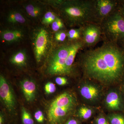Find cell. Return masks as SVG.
<instances>
[{"label":"cell","instance_id":"obj_2","mask_svg":"<svg viewBox=\"0 0 124 124\" xmlns=\"http://www.w3.org/2000/svg\"><path fill=\"white\" fill-rule=\"evenodd\" d=\"M60 11L71 25H82L91 20L95 11V2L88 1H64Z\"/></svg>","mask_w":124,"mask_h":124},{"label":"cell","instance_id":"obj_1","mask_svg":"<svg viewBox=\"0 0 124 124\" xmlns=\"http://www.w3.org/2000/svg\"><path fill=\"white\" fill-rule=\"evenodd\" d=\"M83 64L90 77L106 83L124 80V50L107 43L85 54Z\"/></svg>","mask_w":124,"mask_h":124},{"label":"cell","instance_id":"obj_22","mask_svg":"<svg viewBox=\"0 0 124 124\" xmlns=\"http://www.w3.org/2000/svg\"><path fill=\"white\" fill-rule=\"evenodd\" d=\"M51 25L52 30L54 31L57 32L59 31L60 29L64 27L63 22L60 18L57 17Z\"/></svg>","mask_w":124,"mask_h":124},{"label":"cell","instance_id":"obj_15","mask_svg":"<svg viewBox=\"0 0 124 124\" xmlns=\"http://www.w3.org/2000/svg\"><path fill=\"white\" fill-rule=\"evenodd\" d=\"M23 33L19 30H6L2 32L1 36L3 40L8 42H13L20 39Z\"/></svg>","mask_w":124,"mask_h":124},{"label":"cell","instance_id":"obj_29","mask_svg":"<svg viewBox=\"0 0 124 124\" xmlns=\"http://www.w3.org/2000/svg\"><path fill=\"white\" fill-rule=\"evenodd\" d=\"M97 124H109L104 117H100L96 120Z\"/></svg>","mask_w":124,"mask_h":124},{"label":"cell","instance_id":"obj_18","mask_svg":"<svg viewBox=\"0 0 124 124\" xmlns=\"http://www.w3.org/2000/svg\"><path fill=\"white\" fill-rule=\"evenodd\" d=\"M25 9L28 15L32 17H37L40 15L41 13V8L39 6L34 5H27L25 7Z\"/></svg>","mask_w":124,"mask_h":124},{"label":"cell","instance_id":"obj_6","mask_svg":"<svg viewBox=\"0 0 124 124\" xmlns=\"http://www.w3.org/2000/svg\"><path fill=\"white\" fill-rule=\"evenodd\" d=\"M0 97L2 102L10 111L15 106L16 100L14 93L4 77H0Z\"/></svg>","mask_w":124,"mask_h":124},{"label":"cell","instance_id":"obj_28","mask_svg":"<svg viewBox=\"0 0 124 124\" xmlns=\"http://www.w3.org/2000/svg\"><path fill=\"white\" fill-rule=\"evenodd\" d=\"M55 81L59 85H64L67 84V80L66 78L57 77L55 78Z\"/></svg>","mask_w":124,"mask_h":124},{"label":"cell","instance_id":"obj_25","mask_svg":"<svg viewBox=\"0 0 124 124\" xmlns=\"http://www.w3.org/2000/svg\"><path fill=\"white\" fill-rule=\"evenodd\" d=\"M67 37V33L63 31H58L55 34V40L59 42H63Z\"/></svg>","mask_w":124,"mask_h":124},{"label":"cell","instance_id":"obj_19","mask_svg":"<svg viewBox=\"0 0 124 124\" xmlns=\"http://www.w3.org/2000/svg\"><path fill=\"white\" fill-rule=\"evenodd\" d=\"M22 119L23 124H34V121L31 114L24 107L22 108Z\"/></svg>","mask_w":124,"mask_h":124},{"label":"cell","instance_id":"obj_12","mask_svg":"<svg viewBox=\"0 0 124 124\" xmlns=\"http://www.w3.org/2000/svg\"><path fill=\"white\" fill-rule=\"evenodd\" d=\"M73 104L74 100L72 96L68 93H64L59 95L52 102L49 108L73 106Z\"/></svg>","mask_w":124,"mask_h":124},{"label":"cell","instance_id":"obj_23","mask_svg":"<svg viewBox=\"0 0 124 124\" xmlns=\"http://www.w3.org/2000/svg\"><path fill=\"white\" fill-rule=\"evenodd\" d=\"M67 36L69 40L78 39L80 36L79 29H71L67 33Z\"/></svg>","mask_w":124,"mask_h":124},{"label":"cell","instance_id":"obj_11","mask_svg":"<svg viewBox=\"0 0 124 124\" xmlns=\"http://www.w3.org/2000/svg\"><path fill=\"white\" fill-rule=\"evenodd\" d=\"M21 86L26 100L28 102L33 101L35 98L36 91L35 83L32 81L26 79L21 81Z\"/></svg>","mask_w":124,"mask_h":124},{"label":"cell","instance_id":"obj_31","mask_svg":"<svg viewBox=\"0 0 124 124\" xmlns=\"http://www.w3.org/2000/svg\"><path fill=\"white\" fill-rule=\"evenodd\" d=\"M3 121H4V120H3V117H2V116L1 115L0 116V124H3Z\"/></svg>","mask_w":124,"mask_h":124},{"label":"cell","instance_id":"obj_16","mask_svg":"<svg viewBox=\"0 0 124 124\" xmlns=\"http://www.w3.org/2000/svg\"><path fill=\"white\" fill-rule=\"evenodd\" d=\"M26 59L25 52L20 51L13 55L10 59V62L13 64L21 66H23L26 63Z\"/></svg>","mask_w":124,"mask_h":124},{"label":"cell","instance_id":"obj_14","mask_svg":"<svg viewBox=\"0 0 124 124\" xmlns=\"http://www.w3.org/2000/svg\"><path fill=\"white\" fill-rule=\"evenodd\" d=\"M81 95L87 100H93L97 98L99 94V90L97 88L91 85H85L80 89Z\"/></svg>","mask_w":124,"mask_h":124},{"label":"cell","instance_id":"obj_17","mask_svg":"<svg viewBox=\"0 0 124 124\" xmlns=\"http://www.w3.org/2000/svg\"><path fill=\"white\" fill-rule=\"evenodd\" d=\"M9 22L12 23H24L26 20L23 15L20 13L13 12L9 14L7 18Z\"/></svg>","mask_w":124,"mask_h":124},{"label":"cell","instance_id":"obj_26","mask_svg":"<svg viewBox=\"0 0 124 124\" xmlns=\"http://www.w3.org/2000/svg\"><path fill=\"white\" fill-rule=\"evenodd\" d=\"M35 119L37 122L39 123H42L44 121V116L41 111L38 110L35 113Z\"/></svg>","mask_w":124,"mask_h":124},{"label":"cell","instance_id":"obj_24","mask_svg":"<svg viewBox=\"0 0 124 124\" xmlns=\"http://www.w3.org/2000/svg\"><path fill=\"white\" fill-rule=\"evenodd\" d=\"M44 89L46 93L47 94L53 93L55 92L56 87L55 85L52 82H48L45 85Z\"/></svg>","mask_w":124,"mask_h":124},{"label":"cell","instance_id":"obj_10","mask_svg":"<svg viewBox=\"0 0 124 124\" xmlns=\"http://www.w3.org/2000/svg\"><path fill=\"white\" fill-rule=\"evenodd\" d=\"M73 106L49 108L48 117L50 124H57L72 108Z\"/></svg>","mask_w":124,"mask_h":124},{"label":"cell","instance_id":"obj_30","mask_svg":"<svg viewBox=\"0 0 124 124\" xmlns=\"http://www.w3.org/2000/svg\"><path fill=\"white\" fill-rule=\"evenodd\" d=\"M65 124H78V122L75 119H71Z\"/></svg>","mask_w":124,"mask_h":124},{"label":"cell","instance_id":"obj_4","mask_svg":"<svg viewBox=\"0 0 124 124\" xmlns=\"http://www.w3.org/2000/svg\"><path fill=\"white\" fill-rule=\"evenodd\" d=\"M72 44L60 46L51 55L48 71L51 75L67 74L65 63L70 50Z\"/></svg>","mask_w":124,"mask_h":124},{"label":"cell","instance_id":"obj_32","mask_svg":"<svg viewBox=\"0 0 124 124\" xmlns=\"http://www.w3.org/2000/svg\"><path fill=\"white\" fill-rule=\"evenodd\" d=\"M123 86H122V87H123V90H122V91H123V94H124V82L123 83Z\"/></svg>","mask_w":124,"mask_h":124},{"label":"cell","instance_id":"obj_20","mask_svg":"<svg viewBox=\"0 0 124 124\" xmlns=\"http://www.w3.org/2000/svg\"><path fill=\"white\" fill-rule=\"evenodd\" d=\"M108 118L111 124H124V116L122 114H113Z\"/></svg>","mask_w":124,"mask_h":124},{"label":"cell","instance_id":"obj_8","mask_svg":"<svg viewBox=\"0 0 124 124\" xmlns=\"http://www.w3.org/2000/svg\"><path fill=\"white\" fill-rule=\"evenodd\" d=\"M116 5L115 1L110 0H98L95 1V12L100 17H107Z\"/></svg>","mask_w":124,"mask_h":124},{"label":"cell","instance_id":"obj_27","mask_svg":"<svg viewBox=\"0 0 124 124\" xmlns=\"http://www.w3.org/2000/svg\"><path fill=\"white\" fill-rule=\"evenodd\" d=\"M54 14H55L53 12L50 11H48L46 13L42 18V24L46 25V23L49 19L52 17L54 15Z\"/></svg>","mask_w":124,"mask_h":124},{"label":"cell","instance_id":"obj_13","mask_svg":"<svg viewBox=\"0 0 124 124\" xmlns=\"http://www.w3.org/2000/svg\"><path fill=\"white\" fill-rule=\"evenodd\" d=\"M83 45V43L81 41H78L72 44L70 50L66 60L65 63V68L67 74L70 73L72 66L75 60L76 55L79 50L82 48Z\"/></svg>","mask_w":124,"mask_h":124},{"label":"cell","instance_id":"obj_5","mask_svg":"<svg viewBox=\"0 0 124 124\" xmlns=\"http://www.w3.org/2000/svg\"><path fill=\"white\" fill-rule=\"evenodd\" d=\"M48 41V33L47 31L44 29H40L37 34L34 42L35 56L38 62L45 54Z\"/></svg>","mask_w":124,"mask_h":124},{"label":"cell","instance_id":"obj_21","mask_svg":"<svg viewBox=\"0 0 124 124\" xmlns=\"http://www.w3.org/2000/svg\"><path fill=\"white\" fill-rule=\"evenodd\" d=\"M79 114L80 117L84 119H88L92 116V111L91 109L86 107H82L79 110Z\"/></svg>","mask_w":124,"mask_h":124},{"label":"cell","instance_id":"obj_9","mask_svg":"<svg viewBox=\"0 0 124 124\" xmlns=\"http://www.w3.org/2000/svg\"><path fill=\"white\" fill-rule=\"evenodd\" d=\"M106 102L110 109L116 111L124 110V100L118 92L112 91L108 93L106 98Z\"/></svg>","mask_w":124,"mask_h":124},{"label":"cell","instance_id":"obj_33","mask_svg":"<svg viewBox=\"0 0 124 124\" xmlns=\"http://www.w3.org/2000/svg\"><path fill=\"white\" fill-rule=\"evenodd\" d=\"M122 12H123V15L124 16V6H123V10H122Z\"/></svg>","mask_w":124,"mask_h":124},{"label":"cell","instance_id":"obj_3","mask_svg":"<svg viewBox=\"0 0 124 124\" xmlns=\"http://www.w3.org/2000/svg\"><path fill=\"white\" fill-rule=\"evenodd\" d=\"M103 29L112 40H124V18L119 12L107 17L104 22Z\"/></svg>","mask_w":124,"mask_h":124},{"label":"cell","instance_id":"obj_7","mask_svg":"<svg viewBox=\"0 0 124 124\" xmlns=\"http://www.w3.org/2000/svg\"><path fill=\"white\" fill-rule=\"evenodd\" d=\"M85 44L91 45L97 42L100 38L101 31L100 28L94 24H90L85 27L82 31Z\"/></svg>","mask_w":124,"mask_h":124}]
</instances>
